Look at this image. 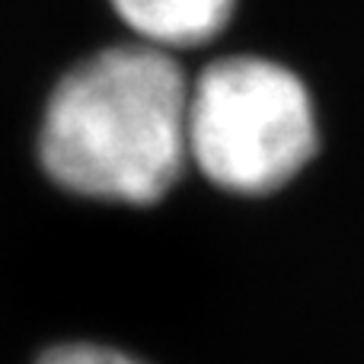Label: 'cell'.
Returning <instances> with one entry per match:
<instances>
[{
	"instance_id": "3957f363",
	"label": "cell",
	"mask_w": 364,
	"mask_h": 364,
	"mask_svg": "<svg viewBox=\"0 0 364 364\" xmlns=\"http://www.w3.org/2000/svg\"><path fill=\"white\" fill-rule=\"evenodd\" d=\"M119 16L154 48L201 45L227 26L233 0H112Z\"/></svg>"
},
{
	"instance_id": "277c9868",
	"label": "cell",
	"mask_w": 364,
	"mask_h": 364,
	"mask_svg": "<svg viewBox=\"0 0 364 364\" xmlns=\"http://www.w3.org/2000/svg\"><path fill=\"white\" fill-rule=\"evenodd\" d=\"M36 364H141V361L102 346H61L45 352Z\"/></svg>"
},
{
	"instance_id": "7a4b0ae2",
	"label": "cell",
	"mask_w": 364,
	"mask_h": 364,
	"mask_svg": "<svg viewBox=\"0 0 364 364\" xmlns=\"http://www.w3.org/2000/svg\"><path fill=\"white\" fill-rule=\"evenodd\" d=\"M188 154L211 182L259 195L284 186L316 147L304 83L262 58H224L188 93Z\"/></svg>"
},
{
	"instance_id": "6da1fadb",
	"label": "cell",
	"mask_w": 364,
	"mask_h": 364,
	"mask_svg": "<svg viewBox=\"0 0 364 364\" xmlns=\"http://www.w3.org/2000/svg\"><path fill=\"white\" fill-rule=\"evenodd\" d=\"M188 90L154 45H122L74 68L51 93L38 154L58 186L90 198L157 201L188 154Z\"/></svg>"
}]
</instances>
